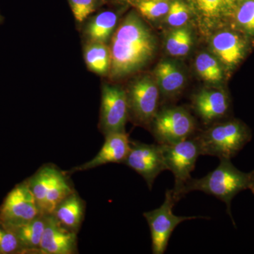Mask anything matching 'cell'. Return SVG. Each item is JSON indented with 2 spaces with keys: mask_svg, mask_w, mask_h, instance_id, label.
<instances>
[{
  "mask_svg": "<svg viewBox=\"0 0 254 254\" xmlns=\"http://www.w3.org/2000/svg\"><path fill=\"white\" fill-rule=\"evenodd\" d=\"M111 65L108 76L122 79L144 67L154 56L155 37L136 11L125 16L114 33L110 45Z\"/></svg>",
  "mask_w": 254,
  "mask_h": 254,
  "instance_id": "cell-1",
  "label": "cell"
},
{
  "mask_svg": "<svg viewBox=\"0 0 254 254\" xmlns=\"http://www.w3.org/2000/svg\"><path fill=\"white\" fill-rule=\"evenodd\" d=\"M220 160V164L213 171L200 179H190L183 193L185 195L193 190H200L216 197L226 204L227 213L235 226L231 212L232 200L242 190H250L254 195V170L244 173L232 163L231 159Z\"/></svg>",
  "mask_w": 254,
  "mask_h": 254,
  "instance_id": "cell-2",
  "label": "cell"
},
{
  "mask_svg": "<svg viewBox=\"0 0 254 254\" xmlns=\"http://www.w3.org/2000/svg\"><path fill=\"white\" fill-rule=\"evenodd\" d=\"M201 155L232 159L252 140V131L238 120L217 124L195 136Z\"/></svg>",
  "mask_w": 254,
  "mask_h": 254,
  "instance_id": "cell-3",
  "label": "cell"
},
{
  "mask_svg": "<svg viewBox=\"0 0 254 254\" xmlns=\"http://www.w3.org/2000/svg\"><path fill=\"white\" fill-rule=\"evenodd\" d=\"M26 180L42 215L53 213L63 200L75 191L67 173L52 164L41 167Z\"/></svg>",
  "mask_w": 254,
  "mask_h": 254,
  "instance_id": "cell-4",
  "label": "cell"
},
{
  "mask_svg": "<svg viewBox=\"0 0 254 254\" xmlns=\"http://www.w3.org/2000/svg\"><path fill=\"white\" fill-rule=\"evenodd\" d=\"M161 145L167 170L175 177L173 195L177 202L182 199L184 189L190 181V173L194 170L198 157L201 155L199 143L195 136L187 138L172 145Z\"/></svg>",
  "mask_w": 254,
  "mask_h": 254,
  "instance_id": "cell-5",
  "label": "cell"
},
{
  "mask_svg": "<svg viewBox=\"0 0 254 254\" xmlns=\"http://www.w3.org/2000/svg\"><path fill=\"white\" fill-rule=\"evenodd\" d=\"M126 90L128 119L136 125L149 128L158 113L160 88L149 76H140Z\"/></svg>",
  "mask_w": 254,
  "mask_h": 254,
  "instance_id": "cell-6",
  "label": "cell"
},
{
  "mask_svg": "<svg viewBox=\"0 0 254 254\" xmlns=\"http://www.w3.org/2000/svg\"><path fill=\"white\" fill-rule=\"evenodd\" d=\"M150 129L159 144H175L193 136L195 120L185 108H166L158 111Z\"/></svg>",
  "mask_w": 254,
  "mask_h": 254,
  "instance_id": "cell-7",
  "label": "cell"
},
{
  "mask_svg": "<svg viewBox=\"0 0 254 254\" xmlns=\"http://www.w3.org/2000/svg\"><path fill=\"white\" fill-rule=\"evenodd\" d=\"M177 201L173 190L165 191V200L158 208L143 213L150 231L152 253L165 254L169 240L175 228L182 222L203 217L177 216L173 213V207Z\"/></svg>",
  "mask_w": 254,
  "mask_h": 254,
  "instance_id": "cell-8",
  "label": "cell"
},
{
  "mask_svg": "<svg viewBox=\"0 0 254 254\" xmlns=\"http://www.w3.org/2000/svg\"><path fill=\"white\" fill-rule=\"evenodd\" d=\"M128 120L126 90L118 84L103 83L99 127L104 136L110 133H123Z\"/></svg>",
  "mask_w": 254,
  "mask_h": 254,
  "instance_id": "cell-9",
  "label": "cell"
},
{
  "mask_svg": "<svg viewBox=\"0 0 254 254\" xmlns=\"http://www.w3.org/2000/svg\"><path fill=\"white\" fill-rule=\"evenodd\" d=\"M42 215L26 180L12 189L0 205V224L6 228L24 225Z\"/></svg>",
  "mask_w": 254,
  "mask_h": 254,
  "instance_id": "cell-10",
  "label": "cell"
},
{
  "mask_svg": "<svg viewBox=\"0 0 254 254\" xmlns=\"http://www.w3.org/2000/svg\"><path fill=\"white\" fill-rule=\"evenodd\" d=\"M144 179L152 190L155 179L167 170L161 145L131 141L130 150L124 163Z\"/></svg>",
  "mask_w": 254,
  "mask_h": 254,
  "instance_id": "cell-11",
  "label": "cell"
},
{
  "mask_svg": "<svg viewBox=\"0 0 254 254\" xmlns=\"http://www.w3.org/2000/svg\"><path fill=\"white\" fill-rule=\"evenodd\" d=\"M203 32H210L235 16L242 0H188Z\"/></svg>",
  "mask_w": 254,
  "mask_h": 254,
  "instance_id": "cell-12",
  "label": "cell"
},
{
  "mask_svg": "<svg viewBox=\"0 0 254 254\" xmlns=\"http://www.w3.org/2000/svg\"><path fill=\"white\" fill-rule=\"evenodd\" d=\"M46 222L40 254L77 253V233L62 226L52 214L46 215Z\"/></svg>",
  "mask_w": 254,
  "mask_h": 254,
  "instance_id": "cell-13",
  "label": "cell"
},
{
  "mask_svg": "<svg viewBox=\"0 0 254 254\" xmlns=\"http://www.w3.org/2000/svg\"><path fill=\"white\" fill-rule=\"evenodd\" d=\"M105 143L94 158L75 167L68 173L86 171L109 163H124L130 150L131 140L126 132L113 133L105 136Z\"/></svg>",
  "mask_w": 254,
  "mask_h": 254,
  "instance_id": "cell-14",
  "label": "cell"
},
{
  "mask_svg": "<svg viewBox=\"0 0 254 254\" xmlns=\"http://www.w3.org/2000/svg\"><path fill=\"white\" fill-rule=\"evenodd\" d=\"M193 106L205 123H211L226 116L230 110V98L221 90L203 89L193 96Z\"/></svg>",
  "mask_w": 254,
  "mask_h": 254,
  "instance_id": "cell-15",
  "label": "cell"
},
{
  "mask_svg": "<svg viewBox=\"0 0 254 254\" xmlns=\"http://www.w3.org/2000/svg\"><path fill=\"white\" fill-rule=\"evenodd\" d=\"M212 49L226 67L233 68L245 58L247 43L236 32H219L211 41Z\"/></svg>",
  "mask_w": 254,
  "mask_h": 254,
  "instance_id": "cell-16",
  "label": "cell"
},
{
  "mask_svg": "<svg viewBox=\"0 0 254 254\" xmlns=\"http://www.w3.org/2000/svg\"><path fill=\"white\" fill-rule=\"evenodd\" d=\"M119 15L112 9L95 12L82 24V37L84 42L108 43L118 28Z\"/></svg>",
  "mask_w": 254,
  "mask_h": 254,
  "instance_id": "cell-17",
  "label": "cell"
},
{
  "mask_svg": "<svg viewBox=\"0 0 254 254\" xmlns=\"http://www.w3.org/2000/svg\"><path fill=\"white\" fill-rule=\"evenodd\" d=\"M85 203L75 190L60 203L52 215L60 225L78 234L85 215Z\"/></svg>",
  "mask_w": 254,
  "mask_h": 254,
  "instance_id": "cell-18",
  "label": "cell"
},
{
  "mask_svg": "<svg viewBox=\"0 0 254 254\" xmlns=\"http://www.w3.org/2000/svg\"><path fill=\"white\" fill-rule=\"evenodd\" d=\"M46 222V215H40L28 223L10 229L18 237L23 254H40Z\"/></svg>",
  "mask_w": 254,
  "mask_h": 254,
  "instance_id": "cell-19",
  "label": "cell"
},
{
  "mask_svg": "<svg viewBox=\"0 0 254 254\" xmlns=\"http://www.w3.org/2000/svg\"><path fill=\"white\" fill-rule=\"evenodd\" d=\"M155 77L160 91L166 96H175L185 85L184 73L173 62L163 61L159 63L155 68Z\"/></svg>",
  "mask_w": 254,
  "mask_h": 254,
  "instance_id": "cell-20",
  "label": "cell"
},
{
  "mask_svg": "<svg viewBox=\"0 0 254 254\" xmlns=\"http://www.w3.org/2000/svg\"><path fill=\"white\" fill-rule=\"evenodd\" d=\"M83 59L88 69L101 76H108L111 65L110 46L99 42H84Z\"/></svg>",
  "mask_w": 254,
  "mask_h": 254,
  "instance_id": "cell-21",
  "label": "cell"
},
{
  "mask_svg": "<svg viewBox=\"0 0 254 254\" xmlns=\"http://www.w3.org/2000/svg\"><path fill=\"white\" fill-rule=\"evenodd\" d=\"M195 66L202 79L208 83H220L223 78V71L218 60L208 53H201L196 57Z\"/></svg>",
  "mask_w": 254,
  "mask_h": 254,
  "instance_id": "cell-22",
  "label": "cell"
},
{
  "mask_svg": "<svg viewBox=\"0 0 254 254\" xmlns=\"http://www.w3.org/2000/svg\"><path fill=\"white\" fill-rule=\"evenodd\" d=\"M192 45V37L187 28H177L169 34L166 49L172 56L182 57L188 54Z\"/></svg>",
  "mask_w": 254,
  "mask_h": 254,
  "instance_id": "cell-23",
  "label": "cell"
},
{
  "mask_svg": "<svg viewBox=\"0 0 254 254\" xmlns=\"http://www.w3.org/2000/svg\"><path fill=\"white\" fill-rule=\"evenodd\" d=\"M170 4V0H137L131 5L143 17L155 20L168 14Z\"/></svg>",
  "mask_w": 254,
  "mask_h": 254,
  "instance_id": "cell-24",
  "label": "cell"
},
{
  "mask_svg": "<svg viewBox=\"0 0 254 254\" xmlns=\"http://www.w3.org/2000/svg\"><path fill=\"white\" fill-rule=\"evenodd\" d=\"M76 22L81 24L87 18L98 11L107 0H67Z\"/></svg>",
  "mask_w": 254,
  "mask_h": 254,
  "instance_id": "cell-25",
  "label": "cell"
},
{
  "mask_svg": "<svg viewBox=\"0 0 254 254\" xmlns=\"http://www.w3.org/2000/svg\"><path fill=\"white\" fill-rule=\"evenodd\" d=\"M235 16L238 26L254 36V0H244L239 5Z\"/></svg>",
  "mask_w": 254,
  "mask_h": 254,
  "instance_id": "cell-26",
  "label": "cell"
},
{
  "mask_svg": "<svg viewBox=\"0 0 254 254\" xmlns=\"http://www.w3.org/2000/svg\"><path fill=\"white\" fill-rule=\"evenodd\" d=\"M23 254L16 234L0 224V254Z\"/></svg>",
  "mask_w": 254,
  "mask_h": 254,
  "instance_id": "cell-27",
  "label": "cell"
},
{
  "mask_svg": "<svg viewBox=\"0 0 254 254\" xmlns=\"http://www.w3.org/2000/svg\"><path fill=\"white\" fill-rule=\"evenodd\" d=\"M166 18L170 26L182 27L190 19V11L185 3L175 0L170 4Z\"/></svg>",
  "mask_w": 254,
  "mask_h": 254,
  "instance_id": "cell-28",
  "label": "cell"
},
{
  "mask_svg": "<svg viewBox=\"0 0 254 254\" xmlns=\"http://www.w3.org/2000/svg\"><path fill=\"white\" fill-rule=\"evenodd\" d=\"M109 0H107V1ZM111 1H116L118 3H121V4H132L133 2L137 1V0H111Z\"/></svg>",
  "mask_w": 254,
  "mask_h": 254,
  "instance_id": "cell-29",
  "label": "cell"
},
{
  "mask_svg": "<svg viewBox=\"0 0 254 254\" xmlns=\"http://www.w3.org/2000/svg\"><path fill=\"white\" fill-rule=\"evenodd\" d=\"M4 16H2L1 14V11H0V24H1L2 23L3 21H4Z\"/></svg>",
  "mask_w": 254,
  "mask_h": 254,
  "instance_id": "cell-30",
  "label": "cell"
},
{
  "mask_svg": "<svg viewBox=\"0 0 254 254\" xmlns=\"http://www.w3.org/2000/svg\"><path fill=\"white\" fill-rule=\"evenodd\" d=\"M242 1H244V0H242Z\"/></svg>",
  "mask_w": 254,
  "mask_h": 254,
  "instance_id": "cell-31",
  "label": "cell"
}]
</instances>
